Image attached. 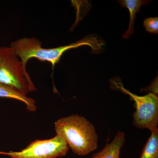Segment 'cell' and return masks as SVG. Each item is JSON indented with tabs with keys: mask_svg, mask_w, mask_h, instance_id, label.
Masks as SVG:
<instances>
[{
	"mask_svg": "<svg viewBox=\"0 0 158 158\" xmlns=\"http://www.w3.org/2000/svg\"><path fill=\"white\" fill-rule=\"evenodd\" d=\"M144 26L145 30L151 34L158 33V18L151 17L144 21Z\"/></svg>",
	"mask_w": 158,
	"mask_h": 158,
	"instance_id": "30bf717a",
	"label": "cell"
},
{
	"mask_svg": "<svg viewBox=\"0 0 158 158\" xmlns=\"http://www.w3.org/2000/svg\"><path fill=\"white\" fill-rule=\"evenodd\" d=\"M41 45V42L35 37H25L11 43L10 47L16 56L20 59L24 68L27 70V62L32 58L50 62L54 68L56 64L59 62L62 55L69 50L88 45L91 48L94 53H99L103 50L105 42L97 35L91 34L77 42L59 47L44 48Z\"/></svg>",
	"mask_w": 158,
	"mask_h": 158,
	"instance_id": "6da1fadb",
	"label": "cell"
},
{
	"mask_svg": "<svg viewBox=\"0 0 158 158\" xmlns=\"http://www.w3.org/2000/svg\"><path fill=\"white\" fill-rule=\"evenodd\" d=\"M56 135L76 154L85 156L98 148V135L93 124L79 115L59 118L55 123Z\"/></svg>",
	"mask_w": 158,
	"mask_h": 158,
	"instance_id": "7a4b0ae2",
	"label": "cell"
},
{
	"mask_svg": "<svg viewBox=\"0 0 158 158\" xmlns=\"http://www.w3.org/2000/svg\"><path fill=\"white\" fill-rule=\"evenodd\" d=\"M69 149L65 141L56 135L51 139L36 140L20 151L7 154L11 158H57L66 155Z\"/></svg>",
	"mask_w": 158,
	"mask_h": 158,
	"instance_id": "5b68a950",
	"label": "cell"
},
{
	"mask_svg": "<svg viewBox=\"0 0 158 158\" xmlns=\"http://www.w3.org/2000/svg\"><path fill=\"white\" fill-rule=\"evenodd\" d=\"M0 98L14 99L23 102L30 112H35L37 110L34 99L27 97V95L7 85L0 84Z\"/></svg>",
	"mask_w": 158,
	"mask_h": 158,
	"instance_id": "ba28073f",
	"label": "cell"
},
{
	"mask_svg": "<svg viewBox=\"0 0 158 158\" xmlns=\"http://www.w3.org/2000/svg\"><path fill=\"white\" fill-rule=\"evenodd\" d=\"M140 158H158V129L151 131Z\"/></svg>",
	"mask_w": 158,
	"mask_h": 158,
	"instance_id": "9c48e42d",
	"label": "cell"
},
{
	"mask_svg": "<svg viewBox=\"0 0 158 158\" xmlns=\"http://www.w3.org/2000/svg\"><path fill=\"white\" fill-rule=\"evenodd\" d=\"M111 88L119 90L130 96L134 101L136 110L133 114V124L138 128L147 129L151 132L158 129V97L153 93L139 96L130 92L123 87L119 79L110 81Z\"/></svg>",
	"mask_w": 158,
	"mask_h": 158,
	"instance_id": "277c9868",
	"label": "cell"
},
{
	"mask_svg": "<svg viewBox=\"0 0 158 158\" xmlns=\"http://www.w3.org/2000/svg\"><path fill=\"white\" fill-rule=\"evenodd\" d=\"M0 84L14 88L27 95L37 90L21 61L11 47H0Z\"/></svg>",
	"mask_w": 158,
	"mask_h": 158,
	"instance_id": "3957f363",
	"label": "cell"
},
{
	"mask_svg": "<svg viewBox=\"0 0 158 158\" xmlns=\"http://www.w3.org/2000/svg\"><path fill=\"white\" fill-rule=\"evenodd\" d=\"M125 141V133L118 131L112 142L107 144L101 151L92 155L91 158H120V151Z\"/></svg>",
	"mask_w": 158,
	"mask_h": 158,
	"instance_id": "8992f818",
	"label": "cell"
},
{
	"mask_svg": "<svg viewBox=\"0 0 158 158\" xmlns=\"http://www.w3.org/2000/svg\"><path fill=\"white\" fill-rule=\"evenodd\" d=\"M120 6L127 8L129 11L130 19L128 28L123 35V38L129 39L131 35L134 33V23L136 14L140 11L141 6H145L149 3V1L142 0H122L118 1Z\"/></svg>",
	"mask_w": 158,
	"mask_h": 158,
	"instance_id": "52a82bcc",
	"label": "cell"
}]
</instances>
